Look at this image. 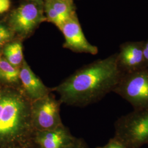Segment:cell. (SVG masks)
I'll list each match as a JSON object with an SVG mask.
<instances>
[{
	"label": "cell",
	"mask_w": 148,
	"mask_h": 148,
	"mask_svg": "<svg viewBox=\"0 0 148 148\" xmlns=\"http://www.w3.org/2000/svg\"><path fill=\"white\" fill-rule=\"evenodd\" d=\"M19 79L24 94L31 101L49 94V90L32 71L25 60H23L20 68Z\"/></svg>",
	"instance_id": "9c48e42d"
},
{
	"label": "cell",
	"mask_w": 148,
	"mask_h": 148,
	"mask_svg": "<svg viewBox=\"0 0 148 148\" xmlns=\"http://www.w3.org/2000/svg\"><path fill=\"white\" fill-rule=\"evenodd\" d=\"M75 138L64 126L53 130L37 131L35 142L41 148H68Z\"/></svg>",
	"instance_id": "30bf717a"
},
{
	"label": "cell",
	"mask_w": 148,
	"mask_h": 148,
	"mask_svg": "<svg viewBox=\"0 0 148 148\" xmlns=\"http://www.w3.org/2000/svg\"></svg>",
	"instance_id": "603a6c76"
},
{
	"label": "cell",
	"mask_w": 148,
	"mask_h": 148,
	"mask_svg": "<svg viewBox=\"0 0 148 148\" xmlns=\"http://www.w3.org/2000/svg\"><path fill=\"white\" fill-rule=\"evenodd\" d=\"M60 101L48 94L32 101V125L36 131L53 130L63 126L60 116Z\"/></svg>",
	"instance_id": "5b68a950"
},
{
	"label": "cell",
	"mask_w": 148,
	"mask_h": 148,
	"mask_svg": "<svg viewBox=\"0 0 148 148\" xmlns=\"http://www.w3.org/2000/svg\"><path fill=\"white\" fill-rule=\"evenodd\" d=\"M7 30H8V29H7L5 26H3V25L0 24V33L6 32V31H7Z\"/></svg>",
	"instance_id": "ffe728a7"
},
{
	"label": "cell",
	"mask_w": 148,
	"mask_h": 148,
	"mask_svg": "<svg viewBox=\"0 0 148 148\" xmlns=\"http://www.w3.org/2000/svg\"><path fill=\"white\" fill-rule=\"evenodd\" d=\"M11 7L10 0H0V14L8 11Z\"/></svg>",
	"instance_id": "ac0fdd59"
},
{
	"label": "cell",
	"mask_w": 148,
	"mask_h": 148,
	"mask_svg": "<svg viewBox=\"0 0 148 148\" xmlns=\"http://www.w3.org/2000/svg\"><path fill=\"white\" fill-rule=\"evenodd\" d=\"M55 11L64 21L68 19L74 12L71 0H48Z\"/></svg>",
	"instance_id": "4fadbf2b"
},
{
	"label": "cell",
	"mask_w": 148,
	"mask_h": 148,
	"mask_svg": "<svg viewBox=\"0 0 148 148\" xmlns=\"http://www.w3.org/2000/svg\"><path fill=\"white\" fill-rule=\"evenodd\" d=\"M12 36V34L10 30L0 33V44L2 45L3 43L8 41L11 39Z\"/></svg>",
	"instance_id": "e0dca14e"
},
{
	"label": "cell",
	"mask_w": 148,
	"mask_h": 148,
	"mask_svg": "<svg viewBox=\"0 0 148 148\" xmlns=\"http://www.w3.org/2000/svg\"><path fill=\"white\" fill-rule=\"evenodd\" d=\"M143 42H128L122 45L117 53V64L123 74L147 68L143 56Z\"/></svg>",
	"instance_id": "ba28073f"
},
{
	"label": "cell",
	"mask_w": 148,
	"mask_h": 148,
	"mask_svg": "<svg viewBox=\"0 0 148 148\" xmlns=\"http://www.w3.org/2000/svg\"><path fill=\"white\" fill-rule=\"evenodd\" d=\"M43 21L41 12L33 3L22 5L12 12L9 24L12 31L25 37Z\"/></svg>",
	"instance_id": "52a82bcc"
},
{
	"label": "cell",
	"mask_w": 148,
	"mask_h": 148,
	"mask_svg": "<svg viewBox=\"0 0 148 148\" xmlns=\"http://www.w3.org/2000/svg\"><path fill=\"white\" fill-rule=\"evenodd\" d=\"M32 1H38V0H32Z\"/></svg>",
	"instance_id": "7402d4cb"
},
{
	"label": "cell",
	"mask_w": 148,
	"mask_h": 148,
	"mask_svg": "<svg viewBox=\"0 0 148 148\" xmlns=\"http://www.w3.org/2000/svg\"><path fill=\"white\" fill-rule=\"evenodd\" d=\"M31 106L23 92L0 89V144L25 142L34 130Z\"/></svg>",
	"instance_id": "7a4b0ae2"
},
{
	"label": "cell",
	"mask_w": 148,
	"mask_h": 148,
	"mask_svg": "<svg viewBox=\"0 0 148 148\" xmlns=\"http://www.w3.org/2000/svg\"><path fill=\"white\" fill-rule=\"evenodd\" d=\"M20 68L12 65L5 57H0V79L8 84L19 83Z\"/></svg>",
	"instance_id": "8fae6325"
},
{
	"label": "cell",
	"mask_w": 148,
	"mask_h": 148,
	"mask_svg": "<svg viewBox=\"0 0 148 148\" xmlns=\"http://www.w3.org/2000/svg\"><path fill=\"white\" fill-rule=\"evenodd\" d=\"M113 92L127 101L134 110L148 109V68L123 74Z\"/></svg>",
	"instance_id": "277c9868"
},
{
	"label": "cell",
	"mask_w": 148,
	"mask_h": 148,
	"mask_svg": "<svg viewBox=\"0 0 148 148\" xmlns=\"http://www.w3.org/2000/svg\"><path fill=\"white\" fill-rule=\"evenodd\" d=\"M45 10L47 14L48 20L51 22L53 23L60 29L65 21L63 19V18L59 15L57 12L55 11V10L53 8V6L48 0L47 1L46 3Z\"/></svg>",
	"instance_id": "5bb4252c"
},
{
	"label": "cell",
	"mask_w": 148,
	"mask_h": 148,
	"mask_svg": "<svg viewBox=\"0 0 148 148\" xmlns=\"http://www.w3.org/2000/svg\"><path fill=\"white\" fill-rule=\"evenodd\" d=\"M117 54L98 60L77 71L52 89L60 102L84 107L101 101L113 92L123 73L117 64Z\"/></svg>",
	"instance_id": "6da1fadb"
},
{
	"label": "cell",
	"mask_w": 148,
	"mask_h": 148,
	"mask_svg": "<svg viewBox=\"0 0 148 148\" xmlns=\"http://www.w3.org/2000/svg\"><path fill=\"white\" fill-rule=\"evenodd\" d=\"M60 29L65 39L64 47L79 53L93 55L98 53V48L91 45L85 37L75 12L64 22Z\"/></svg>",
	"instance_id": "8992f818"
},
{
	"label": "cell",
	"mask_w": 148,
	"mask_h": 148,
	"mask_svg": "<svg viewBox=\"0 0 148 148\" xmlns=\"http://www.w3.org/2000/svg\"><path fill=\"white\" fill-rule=\"evenodd\" d=\"M143 56L146 67L148 68V41L147 42L144 43L143 46Z\"/></svg>",
	"instance_id": "d6986e66"
},
{
	"label": "cell",
	"mask_w": 148,
	"mask_h": 148,
	"mask_svg": "<svg viewBox=\"0 0 148 148\" xmlns=\"http://www.w3.org/2000/svg\"><path fill=\"white\" fill-rule=\"evenodd\" d=\"M1 46H2V45H1V44H0V48H1Z\"/></svg>",
	"instance_id": "44dd1931"
},
{
	"label": "cell",
	"mask_w": 148,
	"mask_h": 148,
	"mask_svg": "<svg viewBox=\"0 0 148 148\" xmlns=\"http://www.w3.org/2000/svg\"><path fill=\"white\" fill-rule=\"evenodd\" d=\"M96 148H124L121 143L115 138H111L107 144L102 147H98Z\"/></svg>",
	"instance_id": "9a60e30c"
},
{
	"label": "cell",
	"mask_w": 148,
	"mask_h": 148,
	"mask_svg": "<svg viewBox=\"0 0 148 148\" xmlns=\"http://www.w3.org/2000/svg\"><path fill=\"white\" fill-rule=\"evenodd\" d=\"M5 58L12 65L19 67L24 60L21 43L14 42L5 45L3 48Z\"/></svg>",
	"instance_id": "7c38bea8"
},
{
	"label": "cell",
	"mask_w": 148,
	"mask_h": 148,
	"mask_svg": "<svg viewBox=\"0 0 148 148\" xmlns=\"http://www.w3.org/2000/svg\"><path fill=\"white\" fill-rule=\"evenodd\" d=\"M68 148H89L85 141L81 139H76Z\"/></svg>",
	"instance_id": "2e32d148"
},
{
	"label": "cell",
	"mask_w": 148,
	"mask_h": 148,
	"mask_svg": "<svg viewBox=\"0 0 148 148\" xmlns=\"http://www.w3.org/2000/svg\"><path fill=\"white\" fill-rule=\"evenodd\" d=\"M115 138L124 148H141L148 143V109L134 110L114 124Z\"/></svg>",
	"instance_id": "3957f363"
}]
</instances>
